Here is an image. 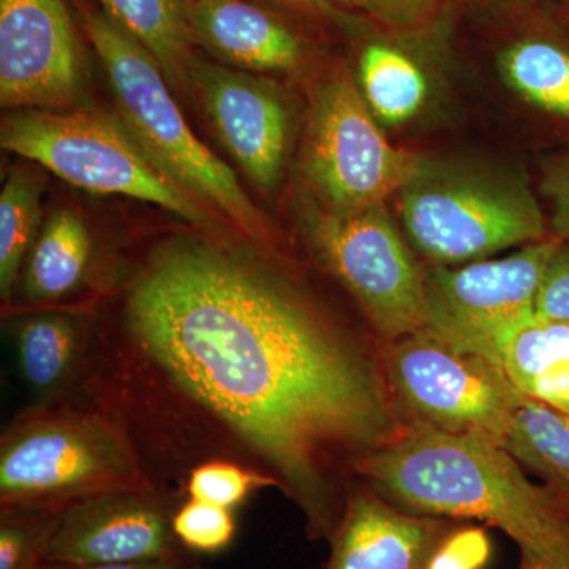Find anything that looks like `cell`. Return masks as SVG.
<instances>
[{"instance_id":"ba28073f","label":"cell","mask_w":569,"mask_h":569,"mask_svg":"<svg viewBox=\"0 0 569 569\" xmlns=\"http://www.w3.org/2000/svg\"><path fill=\"white\" fill-rule=\"evenodd\" d=\"M418 153L396 148L347 77L317 89L307 132L306 168L326 211L355 213L385 204L418 173Z\"/></svg>"},{"instance_id":"4fadbf2b","label":"cell","mask_w":569,"mask_h":569,"mask_svg":"<svg viewBox=\"0 0 569 569\" xmlns=\"http://www.w3.org/2000/svg\"><path fill=\"white\" fill-rule=\"evenodd\" d=\"M190 84L224 148L254 186L272 190L282 174L288 114L266 82L241 70L194 61Z\"/></svg>"},{"instance_id":"8fae6325","label":"cell","mask_w":569,"mask_h":569,"mask_svg":"<svg viewBox=\"0 0 569 569\" xmlns=\"http://www.w3.org/2000/svg\"><path fill=\"white\" fill-rule=\"evenodd\" d=\"M80 86V51L63 0H0L2 107L66 110Z\"/></svg>"},{"instance_id":"3957f363","label":"cell","mask_w":569,"mask_h":569,"mask_svg":"<svg viewBox=\"0 0 569 569\" xmlns=\"http://www.w3.org/2000/svg\"><path fill=\"white\" fill-rule=\"evenodd\" d=\"M153 488L126 432L89 403L31 406L0 437V512L66 511Z\"/></svg>"},{"instance_id":"603a6c76","label":"cell","mask_w":569,"mask_h":569,"mask_svg":"<svg viewBox=\"0 0 569 569\" xmlns=\"http://www.w3.org/2000/svg\"><path fill=\"white\" fill-rule=\"evenodd\" d=\"M41 192L37 176L17 168L0 193V298L9 305L40 234Z\"/></svg>"},{"instance_id":"5bb4252c","label":"cell","mask_w":569,"mask_h":569,"mask_svg":"<svg viewBox=\"0 0 569 569\" xmlns=\"http://www.w3.org/2000/svg\"><path fill=\"white\" fill-rule=\"evenodd\" d=\"M451 529L443 520L402 511L370 486L351 489L328 539L325 569H427Z\"/></svg>"},{"instance_id":"f546056e","label":"cell","mask_w":569,"mask_h":569,"mask_svg":"<svg viewBox=\"0 0 569 569\" xmlns=\"http://www.w3.org/2000/svg\"><path fill=\"white\" fill-rule=\"evenodd\" d=\"M40 569H209L197 560L193 553L168 557V559L123 561L103 565H56L43 563Z\"/></svg>"},{"instance_id":"30bf717a","label":"cell","mask_w":569,"mask_h":569,"mask_svg":"<svg viewBox=\"0 0 569 569\" xmlns=\"http://www.w3.org/2000/svg\"><path fill=\"white\" fill-rule=\"evenodd\" d=\"M383 372L419 421L482 433L500 445L519 389L486 359L419 331L389 342Z\"/></svg>"},{"instance_id":"2e32d148","label":"cell","mask_w":569,"mask_h":569,"mask_svg":"<svg viewBox=\"0 0 569 569\" xmlns=\"http://www.w3.org/2000/svg\"><path fill=\"white\" fill-rule=\"evenodd\" d=\"M97 271L99 254L91 228L74 212H54L41 228L11 301L3 309H78L74 301L82 298L89 310H96L89 295L96 296L100 306Z\"/></svg>"},{"instance_id":"1f68e13d","label":"cell","mask_w":569,"mask_h":569,"mask_svg":"<svg viewBox=\"0 0 569 569\" xmlns=\"http://www.w3.org/2000/svg\"><path fill=\"white\" fill-rule=\"evenodd\" d=\"M283 2L298 3V6L306 7H331L336 3L356 2V0H283Z\"/></svg>"},{"instance_id":"5b68a950","label":"cell","mask_w":569,"mask_h":569,"mask_svg":"<svg viewBox=\"0 0 569 569\" xmlns=\"http://www.w3.org/2000/svg\"><path fill=\"white\" fill-rule=\"evenodd\" d=\"M0 144L81 190L159 206L192 227L227 224L146 151L126 123L96 111L14 110Z\"/></svg>"},{"instance_id":"9c48e42d","label":"cell","mask_w":569,"mask_h":569,"mask_svg":"<svg viewBox=\"0 0 569 569\" xmlns=\"http://www.w3.org/2000/svg\"><path fill=\"white\" fill-rule=\"evenodd\" d=\"M560 239H542L498 260L425 269L427 335L492 365L501 340L533 317Z\"/></svg>"},{"instance_id":"4dcf8cb0","label":"cell","mask_w":569,"mask_h":569,"mask_svg":"<svg viewBox=\"0 0 569 569\" xmlns=\"http://www.w3.org/2000/svg\"><path fill=\"white\" fill-rule=\"evenodd\" d=\"M550 203H552V228L557 239L569 242V170L556 176L549 186Z\"/></svg>"},{"instance_id":"9a60e30c","label":"cell","mask_w":569,"mask_h":569,"mask_svg":"<svg viewBox=\"0 0 569 569\" xmlns=\"http://www.w3.org/2000/svg\"><path fill=\"white\" fill-rule=\"evenodd\" d=\"M22 380L33 406L80 402L96 323V310L50 309L6 312Z\"/></svg>"},{"instance_id":"8992f818","label":"cell","mask_w":569,"mask_h":569,"mask_svg":"<svg viewBox=\"0 0 569 569\" xmlns=\"http://www.w3.org/2000/svg\"><path fill=\"white\" fill-rule=\"evenodd\" d=\"M399 193L411 244L438 266L473 263L545 239V213L522 176L422 159Z\"/></svg>"},{"instance_id":"7402d4cb","label":"cell","mask_w":569,"mask_h":569,"mask_svg":"<svg viewBox=\"0 0 569 569\" xmlns=\"http://www.w3.org/2000/svg\"><path fill=\"white\" fill-rule=\"evenodd\" d=\"M359 78L370 111L389 126L407 122L425 103V73L407 54L389 44L366 47L359 61Z\"/></svg>"},{"instance_id":"7c38bea8","label":"cell","mask_w":569,"mask_h":569,"mask_svg":"<svg viewBox=\"0 0 569 569\" xmlns=\"http://www.w3.org/2000/svg\"><path fill=\"white\" fill-rule=\"evenodd\" d=\"M182 500L156 488L130 489L67 508L44 563H123L182 556L187 550L171 526Z\"/></svg>"},{"instance_id":"d6a6232c","label":"cell","mask_w":569,"mask_h":569,"mask_svg":"<svg viewBox=\"0 0 569 569\" xmlns=\"http://www.w3.org/2000/svg\"><path fill=\"white\" fill-rule=\"evenodd\" d=\"M519 569H556V568H550V567H548V565L539 563V561L526 559V557H520Z\"/></svg>"},{"instance_id":"4316f807","label":"cell","mask_w":569,"mask_h":569,"mask_svg":"<svg viewBox=\"0 0 569 569\" xmlns=\"http://www.w3.org/2000/svg\"><path fill=\"white\" fill-rule=\"evenodd\" d=\"M490 539L478 527L451 529L430 560L427 569H485L490 560Z\"/></svg>"},{"instance_id":"52a82bcc","label":"cell","mask_w":569,"mask_h":569,"mask_svg":"<svg viewBox=\"0 0 569 569\" xmlns=\"http://www.w3.org/2000/svg\"><path fill=\"white\" fill-rule=\"evenodd\" d=\"M306 231L318 263L385 340L425 329V269L400 238L387 206L355 213L317 211L307 217Z\"/></svg>"},{"instance_id":"83f0119b","label":"cell","mask_w":569,"mask_h":569,"mask_svg":"<svg viewBox=\"0 0 569 569\" xmlns=\"http://www.w3.org/2000/svg\"><path fill=\"white\" fill-rule=\"evenodd\" d=\"M535 312L548 320L569 323V244L561 242L550 258L539 287Z\"/></svg>"},{"instance_id":"6da1fadb","label":"cell","mask_w":569,"mask_h":569,"mask_svg":"<svg viewBox=\"0 0 569 569\" xmlns=\"http://www.w3.org/2000/svg\"><path fill=\"white\" fill-rule=\"evenodd\" d=\"M263 250L193 234L146 250L96 309L80 402L153 488L182 497L200 463H242L328 541L355 460L402 427L376 356Z\"/></svg>"},{"instance_id":"d6986e66","label":"cell","mask_w":569,"mask_h":569,"mask_svg":"<svg viewBox=\"0 0 569 569\" xmlns=\"http://www.w3.org/2000/svg\"><path fill=\"white\" fill-rule=\"evenodd\" d=\"M500 447L546 482L569 518V413L519 391Z\"/></svg>"},{"instance_id":"277c9868","label":"cell","mask_w":569,"mask_h":569,"mask_svg":"<svg viewBox=\"0 0 569 569\" xmlns=\"http://www.w3.org/2000/svg\"><path fill=\"white\" fill-rule=\"evenodd\" d=\"M82 24L107 70L127 129L187 192L244 241L268 249L272 238L263 216L234 171L192 132L151 52L107 13L88 11Z\"/></svg>"},{"instance_id":"ac0fdd59","label":"cell","mask_w":569,"mask_h":569,"mask_svg":"<svg viewBox=\"0 0 569 569\" xmlns=\"http://www.w3.org/2000/svg\"><path fill=\"white\" fill-rule=\"evenodd\" d=\"M492 365L523 395L569 413V323L535 313L501 340Z\"/></svg>"},{"instance_id":"44dd1931","label":"cell","mask_w":569,"mask_h":569,"mask_svg":"<svg viewBox=\"0 0 569 569\" xmlns=\"http://www.w3.org/2000/svg\"><path fill=\"white\" fill-rule=\"evenodd\" d=\"M501 77L526 102L569 119V50L556 41L526 39L498 58Z\"/></svg>"},{"instance_id":"ffe728a7","label":"cell","mask_w":569,"mask_h":569,"mask_svg":"<svg viewBox=\"0 0 569 569\" xmlns=\"http://www.w3.org/2000/svg\"><path fill=\"white\" fill-rule=\"evenodd\" d=\"M104 13L140 41L176 92L189 91L194 63L193 0H100Z\"/></svg>"},{"instance_id":"f1b7e54d","label":"cell","mask_w":569,"mask_h":569,"mask_svg":"<svg viewBox=\"0 0 569 569\" xmlns=\"http://www.w3.org/2000/svg\"><path fill=\"white\" fill-rule=\"evenodd\" d=\"M376 20L396 31H413L436 13L438 0H356Z\"/></svg>"},{"instance_id":"cb8c5ba5","label":"cell","mask_w":569,"mask_h":569,"mask_svg":"<svg viewBox=\"0 0 569 569\" xmlns=\"http://www.w3.org/2000/svg\"><path fill=\"white\" fill-rule=\"evenodd\" d=\"M271 488L277 489L274 479L252 467L231 460H209L190 471L183 481L181 493L183 498H193L236 511L254 493Z\"/></svg>"},{"instance_id":"484cf974","label":"cell","mask_w":569,"mask_h":569,"mask_svg":"<svg viewBox=\"0 0 569 569\" xmlns=\"http://www.w3.org/2000/svg\"><path fill=\"white\" fill-rule=\"evenodd\" d=\"M173 533L193 556H213L233 545L238 520L233 509L183 498L173 515Z\"/></svg>"},{"instance_id":"d4e9b609","label":"cell","mask_w":569,"mask_h":569,"mask_svg":"<svg viewBox=\"0 0 569 569\" xmlns=\"http://www.w3.org/2000/svg\"><path fill=\"white\" fill-rule=\"evenodd\" d=\"M61 512H0V569H40Z\"/></svg>"},{"instance_id":"e0dca14e","label":"cell","mask_w":569,"mask_h":569,"mask_svg":"<svg viewBox=\"0 0 569 569\" xmlns=\"http://www.w3.org/2000/svg\"><path fill=\"white\" fill-rule=\"evenodd\" d=\"M194 41L242 70H288L301 59V41L283 22L246 0H193Z\"/></svg>"},{"instance_id":"7a4b0ae2","label":"cell","mask_w":569,"mask_h":569,"mask_svg":"<svg viewBox=\"0 0 569 569\" xmlns=\"http://www.w3.org/2000/svg\"><path fill=\"white\" fill-rule=\"evenodd\" d=\"M520 467L488 436L415 419L356 459L353 475L402 511L481 520L505 531L520 557L569 569V518Z\"/></svg>"}]
</instances>
